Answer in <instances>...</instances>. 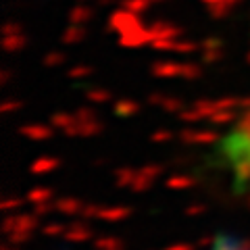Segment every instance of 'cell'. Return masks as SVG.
<instances>
[{"instance_id":"1","label":"cell","mask_w":250,"mask_h":250,"mask_svg":"<svg viewBox=\"0 0 250 250\" xmlns=\"http://www.w3.org/2000/svg\"><path fill=\"white\" fill-rule=\"evenodd\" d=\"M223 156L238 184L250 186V115H246L223 140Z\"/></svg>"}]
</instances>
